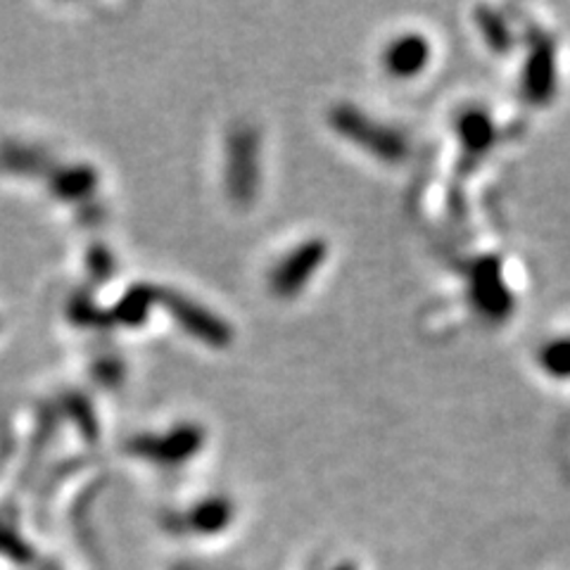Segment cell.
<instances>
[{
	"mask_svg": "<svg viewBox=\"0 0 570 570\" xmlns=\"http://www.w3.org/2000/svg\"><path fill=\"white\" fill-rule=\"evenodd\" d=\"M431 62V43L423 36H400L385 50V67L397 79H412L421 75L425 65Z\"/></svg>",
	"mask_w": 570,
	"mask_h": 570,
	"instance_id": "cell-1",
	"label": "cell"
}]
</instances>
